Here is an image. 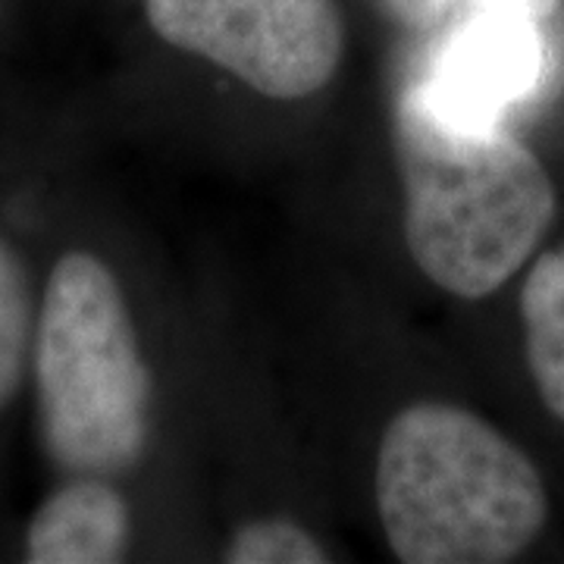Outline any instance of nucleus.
I'll use <instances>...</instances> for the list:
<instances>
[{
  "instance_id": "f257e3e1",
  "label": "nucleus",
  "mask_w": 564,
  "mask_h": 564,
  "mask_svg": "<svg viewBox=\"0 0 564 564\" xmlns=\"http://www.w3.org/2000/svg\"><path fill=\"white\" fill-rule=\"evenodd\" d=\"M404 239L423 276L458 299L508 282L555 220V185L499 122L462 117L421 82L395 107Z\"/></svg>"
},
{
  "instance_id": "f03ea898",
  "label": "nucleus",
  "mask_w": 564,
  "mask_h": 564,
  "mask_svg": "<svg viewBox=\"0 0 564 564\" xmlns=\"http://www.w3.org/2000/svg\"><path fill=\"white\" fill-rule=\"evenodd\" d=\"M386 543L404 564H499L540 536L543 477L458 404L421 402L386 426L377 458Z\"/></svg>"
},
{
  "instance_id": "7ed1b4c3",
  "label": "nucleus",
  "mask_w": 564,
  "mask_h": 564,
  "mask_svg": "<svg viewBox=\"0 0 564 564\" xmlns=\"http://www.w3.org/2000/svg\"><path fill=\"white\" fill-rule=\"evenodd\" d=\"M41 443L73 477H117L144 455L151 370L110 267L88 251L54 263L35 323Z\"/></svg>"
},
{
  "instance_id": "20e7f679",
  "label": "nucleus",
  "mask_w": 564,
  "mask_h": 564,
  "mask_svg": "<svg viewBox=\"0 0 564 564\" xmlns=\"http://www.w3.org/2000/svg\"><path fill=\"white\" fill-rule=\"evenodd\" d=\"M144 13L166 44L276 101L321 91L343 61L336 0H144Z\"/></svg>"
},
{
  "instance_id": "39448f33",
  "label": "nucleus",
  "mask_w": 564,
  "mask_h": 564,
  "mask_svg": "<svg viewBox=\"0 0 564 564\" xmlns=\"http://www.w3.org/2000/svg\"><path fill=\"white\" fill-rule=\"evenodd\" d=\"M545 20L533 0H470L433 32L421 85L462 117L499 122L543 82Z\"/></svg>"
},
{
  "instance_id": "423d86ee",
  "label": "nucleus",
  "mask_w": 564,
  "mask_h": 564,
  "mask_svg": "<svg viewBox=\"0 0 564 564\" xmlns=\"http://www.w3.org/2000/svg\"><path fill=\"white\" fill-rule=\"evenodd\" d=\"M129 505L107 477H76L51 492L25 530V562L113 564L129 549Z\"/></svg>"
},
{
  "instance_id": "0eeeda50",
  "label": "nucleus",
  "mask_w": 564,
  "mask_h": 564,
  "mask_svg": "<svg viewBox=\"0 0 564 564\" xmlns=\"http://www.w3.org/2000/svg\"><path fill=\"white\" fill-rule=\"evenodd\" d=\"M527 364L545 408L564 421V245L530 267L521 292Z\"/></svg>"
},
{
  "instance_id": "6e6552de",
  "label": "nucleus",
  "mask_w": 564,
  "mask_h": 564,
  "mask_svg": "<svg viewBox=\"0 0 564 564\" xmlns=\"http://www.w3.org/2000/svg\"><path fill=\"white\" fill-rule=\"evenodd\" d=\"M35 345V304L29 273L13 245L0 236V411L20 392Z\"/></svg>"
},
{
  "instance_id": "1a4fd4ad",
  "label": "nucleus",
  "mask_w": 564,
  "mask_h": 564,
  "mask_svg": "<svg viewBox=\"0 0 564 564\" xmlns=\"http://www.w3.org/2000/svg\"><path fill=\"white\" fill-rule=\"evenodd\" d=\"M226 562L232 564H321L326 562L317 540L292 521H254L236 533Z\"/></svg>"
},
{
  "instance_id": "9d476101",
  "label": "nucleus",
  "mask_w": 564,
  "mask_h": 564,
  "mask_svg": "<svg viewBox=\"0 0 564 564\" xmlns=\"http://www.w3.org/2000/svg\"><path fill=\"white\" fill-rule=\"evenodd\" d=\"M392 20L417 32H436L440 25L452 20L467 0H383Z\"/></svg>"
}]
</instances>
